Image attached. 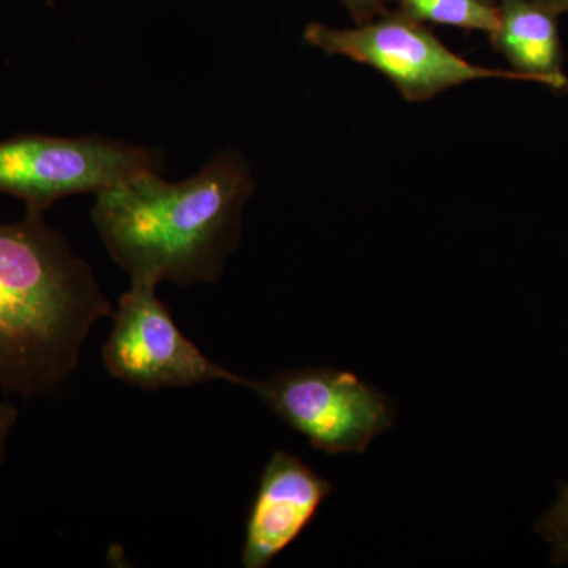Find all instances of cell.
<instances>
[{
    "label": "cell",
    "mask_w": 568,
    "mask_h": 568,
    "mask_svg": "<svg viewBox=\"0 0 568 568\" xmlns=\"http://www.w3.org/2000/svg\"><path fill=\"white\" fill-rule=\"evenodd\" d=\"M252 192L245 160L224 151L183 182L144 171L102 190L92 222L132 282L215 283L241 241Z\"/></svg>",
    "instance_id": "6da1fadb"
},
{
    "label": "cell",
    "mask_w": 568,
    "mask_h": 568,
    "mask_svg": "<svg viewBox=\"0 0 568 568\" xmlns=\"http://www.w3.org/2000/svg\"><path fill=\"white\" fill-rule=\"evenodd\" d=\"M112 313L91 265L43 212L0 223V390L54 394L77 372L93 325Z\"/></svg>",
    "instance_id": "7a4b0ae2"
},
{
    "label": "cell",
    "mask_w": 568,
    "mask_h": 568,
    "mask_svg": "<svg viewBox=\"0 0 568 568\" xmlns=\"http://www.w3.org/2000/svg\"><path fill=\"white\" fill-rule=\"evenodd\" d=\"M275 416L325 455L364 454L377 436L394 426L388 396L354 373L304 368L275 373L264 381L246 379Z\"/></svg>",
    "instance_id": "3957f363"
},
{
    "label": "cell",
    "mask_w": 568,
    "mask_h": 568,
    "mask_svg": "<svg viewBox=\"0 0 568 568\" xmlns=\"http://www.w3.org/2000/svg\"><path fill=\"white\" fill-rule=\"evenodd\" d=\"M156 170L159 156L149 149L102 136L26 133L0 142V193L18 197L33 212Z\"/></svg>",
    "instance_id": "277c9868"
},
{
    "label": "cell",
    "mask_w": 568,
    "mask_h": 568,
    "mask_svg": "<svg viewBox=\"0 0 568 568\" xmlns=\"http://www.w3.org/2000/svg\"><path fill=\"white\" fill-rule=\"evenodd\" d=\"M305 41L331 55H343L394 82L407 102L435 99L447 89L477 80L528 81L517 71L476 65L448 50L435 33L406 14H390L361 28L336 29L310 24Z\"/></svg>",
    "instance_id": "5b68a950"
},
{
    "label": "cell",
    "mask_w": 568,
    "mask_h": 568,
    "mask_svg": "<svg viewBox=\"0 0 568 568\" xmlns=\"http://www.w3.org/2000/svg\"><path fill=\"white\" fill-rule=\"evenodd\" d=\"M104 368L115 379L145 390L223 383L244 387L245 377L215 364L175 324L156 297V284L132 282L112 313Z\"/></svg>",
    "instance_id": "8992f818"
},
{
    "label": "cell",
    "mask_w": 568,
    "mask_h": 568,
    "mask_svg": "<svg viewBox=\"0 0 568 568\" xmlns=\"http://www.w3.org/2000/svg\"><path fill=\"white\" fill-rule=\"evenodd\" d=\"M332 489L331 481L301 458L274 452L261 474L246 519L242 566H271L308 528Z\"/></svg>",
    "instance_id": "52a82bcc"
},
{
    "label": "cell",
    "mask_w": 568,
    "mask_h": 568,
    "mask_svg": "<svg viewBox=\"0 0 568 568\" xmlns=\"http://www.w3.org/2000/svg\"><path fill=\"white\" fill-rule=\"evenodd\" d=\"M497 10L499 22L489 37L511 69L528 81L568 91L558 13L534 0H500Z\"/></svg>",
    "instance_id": "ba28073f"
},
{
    "label": "cell",
    "mask_w": 568,
    "mask_h": 568,
    "mask_svg": "<svg viewBox=\"0 0 568 568\" xmlns=\"http://www.w3.org/2000/svg\"><path fill=\"white\" fill-rule=\"evenodd\" d=\"M402 13L418 22L452 26L491 36L499 22L496 6L480 0H398Z\"/></svg>",
    "instance_id": "9c48e42d"
},
{
    "label": "cell",
    "mask_w": 568,
    "mask_h": 568,
    "mask_svg": "<svg viewBox=\"0 0 568 568\" xmlns=\"http://www.w3.org/2000/svg\"><path fill=\"white\" fill-rule=\"evenodd\" d=\"M537 530L551 541L555 562H568V485L560 489L558 503L538 521Z\"/></svg>",
    "instance_id": "30bf717a"
},
{
    "label": "cell",
    "mask_w": 568,
    "mask_h": 568,
    "mask_svg": "<svg viewBox=\"0 0 568 568\" xmlns=\"http://www.w3.org/2000/svg\"><path fill=\"white\" fill-rule=\"evenodd\" d=\"M18 420V409L11 403L0 399V465L6 457L11 429Z\"/></svg>",
    "instance_id": "8fae6325"
},
{
    "label": "cell",
    "mask_w": 568,
    "mask_h": 568,
    "mask_svg": "<svg viewBox=\"0 0 568 568\" xmlns=\"http://www.w3.org/2000/svg\"><path fill=\"white\" fill-rule=\"evenodd\" d=\"M355 20L364 24L383 10V0H342Z\"/></svg>",
    "instance_id": "7c38bea8"
},
{
    "label": "cell",
    "mask_w": 568,
    "mask_h": 568,
    "mask_svg": "<svg viewBox=\"0 0 568 568\" xmlns=\"http://www.w3.org/2000/svg\"><path fill=\"white\" fill-rule=\"evenodd\" d=\"M534 2L540 3V6L547 7V9L556 11L558 14L568 11V0H534Z\"/></svg>",
    "instance_id": "4fadbf2b"
},
{
    "label": "cell",
    "mask_w": 568,
    "mask_h": 568,
    "mask_svg": "<svg viewBox=\"0 0 568 568\" xmlns=\"http://www.w3.org/2000/svg\"><path fill=\"white\" fill-rule=\"evenodd\" d=\"M480 2L488 3V6H495L496 0H480Z\"/></svg>",
    "instance_id": "5bb4252c"
}]
</instances>
